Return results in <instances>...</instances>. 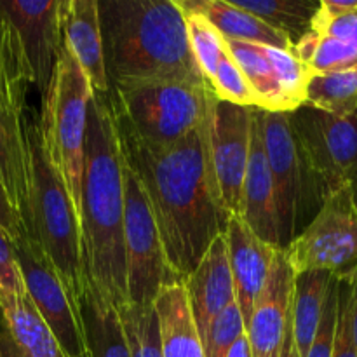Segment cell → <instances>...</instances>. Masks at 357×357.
<instances>
[{"instance_id": "cell-1", "label": "cell", "mask_w": 357, "mask_h": 357, "mask_svg": "<svg viewBox=\"0 0 357 357\" xmlns=\"http://www.w3.org/2000/svg\"><path fill=\"white\" fill-rule=\"evenodd\" d=\"M209 117L187 138L166 146L115 128L122 159L149 199L167 267L180 281L194 272L230 218L213 171Z\"/></svg>"}, {"instance_id": "cell-2", "label": "cell", "mask_w": 357, "mask_h": 357, "mask_svg": "<svg viewBox=\"0 0 357 357\" xmlns=\"http://www.w3.org/2000/svg\"><path fill=\"white\" fill-rule=\"evenodd\" d=\"M98 10L110 87L208 84L176 0H98Z\"/></svg>"}, {"instance_id": "cell-3", "label": "cell", "mask_w": 357, "mask_h": 357, "mask_svg": "<svg viewBox=\"0 0 357 357\" xmlns=\"http://www.w3.org/2000/svg\"><path fill=\"white\" fill-rule=\"evenodd\" d=\"M122 167L107 94L94 93L87 110L80 234L87 278L115 307L128 303Z\"/></svg>"}, {"instance_id": "cell-4", "label": "cell", "mask_w": 357, "mask_h": 357, "mask_svg": "<svg viewBox=\"0 0 357 357\" xmlns=\"http://www.w3.org/2000/svg\"><path fill=\"white\" fill-rule=\"evenodd\" d=\"M24 135L30 171L26 237L40 246L68 291L80 303L89 278L84 265L79 216L45 155L35 114H24Z\"/></svg>"}, {"instance_id": "cell-5", "label": "cell", "mask_w": 357, "mask_h": 357, "mask_svg": "<svg viewBox=\"0 0 357 357\" xmlns=\"http://www.w3.org/2000/svg\"><path fill=\"white\" fill-rule=\"evenodd\" d=\"M94 98L93 86L63 42L47 89L42 94L38 117L42 146L56 174L65 185L80 223L87 110Z\"/></svg>"}, {"instance_id": "cell-6", "label": "cell", "mask_w": 357, "mask_h": 357, "mask_svg": "<svg viewBox=\"0 0 357 357\" xmlns=\"http://www.w3.org/2000/svg\"><path fill=\"white\" fill-rule=\"evenodd\" d=\"M216 98L208 84L190 82L110 87L107 94L115 128L155 146L187 138L208 121Z\"/></svg>"}, {"instance_id": "cell-7", "label": "cell", "mask_w": 357, "mask_h": 357, "mask_svg": "<svg viewBox=\"0 0 357 357\" xmlns=\"http://www.w3.org/2000/svg\"><path fill=\"white\" fill-rule=\"evenodd\" d=\"M265 155L274 185L279 246L286 250L323 206V195L310 173L288 114L260 110Z\"/></svg>"}, {"instance_id": "cell-8", "label": "cell", "mask_w": 357, "mask_h": 357, "mask_svg": "<svg viewBox=\"0 0 357 357\" xmlns=\"http://www.w3.org/2000/svg\"><path fill=\"white\" fill-rule=\"evenodd\" d=\"M282 251L295 274L324 271L338 281H351L357 274V206L347 187L331 194Z\"/></svg>"}, {"instance_id": "cell-9", "label": "cell", "mask_w": 357, "mask_h": 357, "mask_svg": "<svg viewBox=\"0 0 357 357\" xmlns=\"http://www.w3.org/2000/svg\"><path fill=\"white\" fill-rule=\"evenodd\" d=\"M14 251L28 298L63 357H93L80 303L68 291L51 260L26 236L14 241Z\"/></svg>"}, {"instance_id": "cell-10", "label": "cell", "mask_w": 357, "mask_h": 357, "mask_svg": "<svg viewBox=\"0 0 357 357\" xmlns=\"http://www.w3.org/2000/svg\"><path fill=\"white\" fill-rule=\"evenodd\" d=\"M305 162L319 187L323 201L347 187L357 166V112L335 115L310 105L288 114Z\"/></svg>"}, {"instance_id": "cell-11", "label": "cell", "mask_w": 357, "mask_h": 357, "mask_svg": "<svg viewBox=\"0 0 357 357\" xmlns=\"http://www.w3.org/2000/svg\"><path fill=\"white\" fill-rule=\"evenodd\" d=\"M122 176H124V258L128 303L152 305L160 288L176 278L167 267L159 230L145 190L126 162L122 167Z\"/></svg>"}, {"instance_id": "cell-12", "label": "cell", "mask_w": 357, "mask_h": 357, "mask_svg": "<svg viewBox=\"0 0 357 357\" xmlns=\"http://www.w3.org/2000/svg\"><path fill=\"white\" fill-rule=\"evenodd\" d=\"M251 94L255 107L275 114H291L305 105L310 70L293 51L227 40Z\"/></svg>"}, {"instance_id": "cell-13", "label": "cell", "mask_w": 357, "mask_h": 357, "mask_svg": "<svg viewBox=\"0 0 357 357\" xmlns=\"http://www.w3.org/2000/svg\"><path fill=\"white\" fill-rule=\"evenodd\" d=\"M253 107L216 98L209 117V150L220 195L230 216H241L243 183L251 149Z\"/></svg>"}, {"instance_id": "cell-14", "label": "cell", "mask_w": 357, "mask_h": 357, "mask_svg": "<svg viewBox=\"0 0 357 357\" xmlns=\"http://www.w3.org/2000/svg\"><path fill=\"white\" fill-rule=\"evenodd\" d=\"M0 7L17 31L30 84H35L44 94L63 45L58 17L59 0H0Z\"/></svg>"}, {"instance_id": "cell-15", "label": "cell", "mask_w": 357, "mask_h": 357, "mask_svg": "<svg viewBox=\"0 0 357 357\" xmlns=\"http://www.w3.org/2000/svg\"><path fill=\"white\" fill-rule=\"evenodd\" d=\"M293 288L295 272L289 267L284 251L279 250L246 324L253 357H279L281 354L282 340L291 324Z\"/></svg>"}, {"instance_id": "cell-16", "label": "cell", "mask_w": 357, "mask_h": 357, "mask_svg": "<svg viewBox=\"0 0 357 357\" xmlns=\"http://www.w3.org/2000/svg\"><path fill=\"white\" fill-rule=\"evenodd\" d=\"M180 7V6H178ZM181 9V7H180ZM187 23L188 40L199 70L218 100L234 105L255 107L253 94L229 51L223 35L194 10L181 9Z\"/></svg>"}, {"instance_id": "cell-17", "label": "cell", "mask_w": 357, "mask_h": 357, "mask_svg": "<svg viewBox=\"0 0 357 357\" xmlns=\"http://www.w3.org/2000/svg\"><path fill=\"white\" fill-rule=\"evenodd\" d=\"M293 52L312 75L357 65V6L342 14H328L319 7L310 31Z\"/></svg>"}, {"instance_id": "cell-18", "label": "cell", "mask_w": 357, "mask_h": 357, "mask_svg": "<svg viewBox=\"0 0 357 357\" xmlns=\"http://www.w3.org/2000/svg\"><path fill=\"white\" fill-rule=\"evenodd\" d=\"M223 234L236 286V302L243 314L244 324H248L279 250L264 243L239 216H230Z\"/></svg>"}, {"instance_id": "cell-19", "label": "cell", "mask_w": 357, "mask_h": 357, "mask_svg": "<svg viewBox=\"0 0 357 357\" xmlns=\"http://www.w3.org/2000/svg\"><path fill=\"white\" fill-rule=\"evenodd\" d=\"M248 227L271 246H279V223L275 211L274 185H272L271 169L265 155L264 136H261L260 108L253 107V122H251V149L248 159L246 176L243 183V199H241V216Z\"/></svg>"}, {"instance_id": "cell-20", "label": "cell", "mask_w": 357, "mask_h": 357, "mask_svg": "<svg viewBox=\"0 0 357 357\" xmlns=\"http://www.w3.org/2000/svg\"><path fill=\"white\" fill-rule=\"evenodd\" d=\"M183 284L202 340L211 321L230 303L236 302V286L230 271L225 234L213 241Z\"/></svg>"}, {"instance_id": "cell-21", "label": "cell", "mask_w": 357, "mask_h": 357, "mask_svg": "<svg viewBox=\"0 0 357 357\" xmlns=\"http://www.w3.org/2000/svg\"><path fill=\"white\" fill-rule=\"evenodd\" d=\"M59 30L63 42L89 79L96 94H108L98 0H59Z\"/></svg>"}, {"instance_id": "cell-22", "label": "cell", "mask_w": 357, "mask_h": 357, "mask_svg": "<svg viewBox=\"0 0 357 357\" xmlns=\"http://www.w3.org/2000/svg\"><path fill=\"white\" fill-rule=\"evenodd\" d=\"M0 181L26 230L30 171L24 135V103L0 98Z\"/></svg>"}, {"instance_id": "cell-23", "label": "cell", "mask_w": 357, "mask_h": 357, "mask_svg": "<svg viewBox=\"0 0 357 357\" xmlns=\"http://www.w3.org/2000/svg\"><path fill=\"white\" fill-rule=\"evenodd\" d=\"M162 357H206L183 281L166 282L155 302Z\"/></svg>"}, {"instance_id": "cell-24", "label": "cell", "mask_w": 357, "mask_h": 357, "mask_svg": "<svg viewBox=\"0 0 357 357\" xmlns=\"http://www.w3.org/2000/svg\"><path fill=\"white\" fill-rule=\"evenodd\" d=\"M181 9L194 10L211 23L225 40L250 42L268 47L293 51L288 38L253 14L239 9L227 0H176Z\"/></svg>"}, {"instance_id": "cell-25", "label": "cell", "mask_w": 357, "mask_h": 357, "mask_svg": "<svg viewBox=\"0 0 357 357\" xmlns=\"http://www.w3.org/2000/svg\"><path fill=\"white\" fill-rule=\"evenodd\" d=\"M80 309L93 357H131L117 307L108 302L91 281L84 288Z\"/></svg>"}, {"instance_id": "cell-26", "label": "cell", "mask_w": 357, "mask_h": 357, "mask_svg": "<svg viewBox=\"0 0 357 357\" xmlns=\"http://www.w3.org/2000/svg\"><path fill=\"white\" fill-rule=\"evenodd\" d=\"M331 279L333 275L324 271H307L295 274L291 324L293 338L300 357H305L316 337Z\"/></svg>"}, {"instance_id": "cell-27", "label": "cell", "mask_w": 357, "mask_h": 357, "mask_svg": "<svg viewBox=\"0 0 357 357\" xmlns=\"http://www.w3.org/2000/svg\"><path fill=\"white\" fill-rule=\"evenodd\" d=\"M21 357H63L58 344L44 326L26 295L0 303Z\"/></svg>"}, {"instance_id": "cell-28", "label": "cell", "mask_w": 357, "mask_h": 357, "mask_svg": "<svg viewBox=\"0 0 357 357\" xmlns=\"http://www.w3.org/2000/svg\"><path fill=\"white\" fill-rule=\"evenodd\" d=\"M239 9L253 14L279 33L284 35L295 47L310 31L312 20L319 9L317 0H258L234 2Z\"/></svg>"}, {"instance_id": "cell-29", "label": "cell", "mask_w": 357, "mask_h": 357, "mask_svg": "<svg viewBox=\"0 0 357 357\" xmlns=\"http://www.w3.org/2000/svg\"><path fill=\"white\" fill-rule=\"evenodd\" d=\"M305 105L335 115L357 112V65L338 72L312 75Z\"/></svg>"}, {"instance_id": "cell-30", "label": "cell", "mask_w": 357, "mask_h": 357, "mask_svg": "<svg viewBox=\"0 0 357 357\" xmlns=\"http://www.w3.org/2000/svg\"><path fill=\"white\" fill-rule=\"evenodd\" d=\"M28 84L30 73L20 37L13 21L0 7V98L24 103Z\"/></svg>"}, {"instance_id": "cell-31", "label": "cell", "mask_w": 357, "mask_h": 357, "mask_svg": "<svg viewBox=\"0 0 357 357\" xmlns=\"http://www.w3.org/2000/svg\"><path fill=\"white\" fill-rule=\"evenodd\" d=\"M131 357H162L155 307L124 303L117 307Z\"/></svg>"}, {"instance_id": "cell-32", "label": "cell", "mask_w": 357, "mask_h": 357, "mask_svg": "<svg viewBox=\"0 0 357 357\" xmlns=\"http://www.w3.org/2000/svg\"><path fill=\"white\" fill-rule=\"evenodd\" d=\"M243 333H246V324L237 302H232L211 321L202 337L206 357H227Z\"/></svg>"}, {"instance_id": "cell-33", "label": "cell", "mask_w": 357, "mask_h": 357, "mask_svg": "<svg viewBox=\"0 0 357 357\" xmlns=\"http://www.w3.org/2000/svg\"><path fill=\"white\" fill-rule=\"evenodd\" d=\"M337 312H338V279H331L328 288L326 300H324L323 316H321L319 328L316 331L312 344L305 357H333L335 333H337Z\"/></svg>"}, {"instance_id": "cell-34", "label": "cell", "mask_w": 357, "mask_h": 357, "mask_svg": "<svg viewBox=\"0 0 357 357\" xmlns=\"http://www.w3.org/2000/svg\"><path fill=\"white\" fill-rule=\"evenodd\" d=\"M21 295H26V288L17 265L14 243L0 229V303Z\"/></svg>"}, {"instance_id": "cell-35", "label": "cell", "mask_w": 357, "mask_h": 357, "mask_svg": "<svg viewBox=\"0 0 357 357\" xmlns=\"http://www.w3.org/2000/svg\"><path fill=\"white\" fill-rule=\"evenodd\" d=\"M351 281H338V312L333 357H357L351 330Z\"/></svg>"}, {"instance_id": "cell-36", "label": "cell", "mask_w": 357, "mask_h": 357, "mask_svg": "<svg viewBox=\"0 0 357 357\" xmlns=\"http://www.w3.org/2000/svg\"><path fill=\"white\" fill-rule=\"evenodd\" d=\"M0 229L13 239V243L26 236L23 220L17 215L16 209L13 208V204H10L9 195H7L2 181H0Z\"/></svg>"}, {"instance_id": "cell-37", "label": "cell", "mask_w": 357, "mask_h": 357, "mask_svg": "<svg viewBox=\"0 0 357 357\" xmlns=\"http://www.w3.org/2000/svg\"><path fill=\"white\" fill-rule=\"evenodd\" d=\"M352 284V296H351V330H352V340H354L356 351H357V274L351 279Z\"/></svg>"}, {"instance_id": "cell-38", "label": "cell", "mask_w": 357, "mask_h": 357, "mask_svg": "<svg viewBox=\"0 0 357 357\" xmlns=\"http://www.w3.org/2000/svg\"><path fill=\"white\" fill-rule=\"evenodd\" d=\"M227 357H253V354H251L250 340H248L246 333H243L239 338H237V342L232 345V349H230Z\"/></svg>"}, {"instance_id": "cell-39", "label": "cell", "mask_w": 357, "mask_h": 357, "mask_svg": "<svg viewBox=\"0 0 357 357\" xmlns=\"http://www.w3.org/2000/svg\"><path fill=\"white\" fill-rule=\"evenodd\" d=\"M279 357H300L298 349H296V344H295V338H293V324H289L288 331H286Z\"/></svg>"}, {"instance_id": "cell-40", "label": "cell", "mask_w": 357, "mask_h": 357, "mask_svg": "<svg viewBox=\"0 0 357 357\" xmlns=\"http://www.w3.org/2000/svg\"><path fill=\"white\" fill-rule=\"evenodd\" d=\"M347 190H349V194H351L352 202L357 206V166L354 167V171H352L351 176H349Z\"/></svg>"}]
</instances>
